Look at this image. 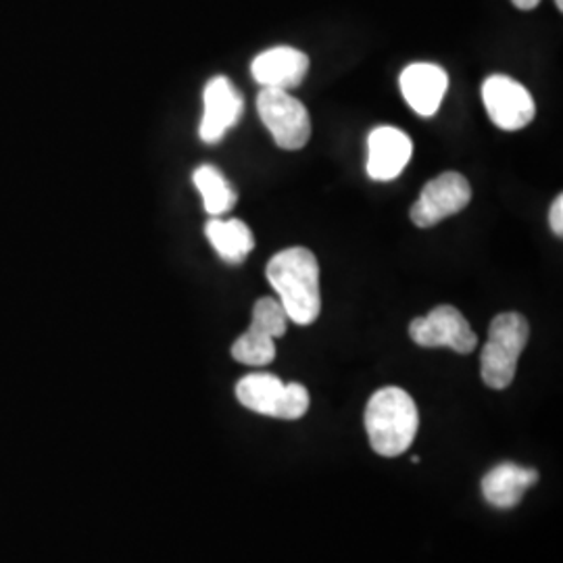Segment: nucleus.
<instances>
[{"instance_id":"f257e3e1","label":"nucleus","mask_w":563,"mask_h":563,"mask_svg":"<svg viewBox=\"0 0 563 563\" xmlns=\"http://www.w3.org/2000/svg\"><path fill=\"white\" fill-rule=\"evenodd\" d=\"M265 276L278 292L290 322L309 325L318 320L322 311L320 265L309 249L292 246L280 251L267 263Z\"/></svg>"},{"instance_id":"f03ea898","label":"nucleus","mask_w":563,"mask_h":563,"mask_svg":"<svg viewBox=\"0 0 563 563\" xmlns=\"http://www.w3.org/2000/svg\"><path fill=\"white\" fill-rule=\"evenodd\" d=\"M420 413L409 393L386 386L365 407V430L372 449L383 457H399L416 441Z\"/></svg>"},{"instance_id":"7ed1b4c3","label":"nucleus","mask_w":563,"mask_h":563,"mask_svg":"<svg viewBox=\"0 0 563 563\" xmlns=\"http://www.w3.org/2000/svg\"><path fill=\"white\" fill-rule=\"evenodd\" d=\"M530 336L528 320L520 313H501L497 316L490 330L488 341L484 344L481 355V374L488 388L504 390L516 378L518 360L526 349Z\"/></svg>"},{"instance_id":"20e7f679","label":"nucleus","mask_w":563,"mask_h":563,"mask_svg":"<svg viewBox=\"0 0 563 563\" xmlns=\"http://www.w3.org/2000/svg\"><path fill=\"white\" fill-rule=\"evenodd\" d=\"M236 399L242 407L278 420H299L309 409V390L302 384H284L265 372L239 380Z\"/></svg>"},{"instance_id":"39448f33","label":"nucleus","mask_w":563,"mask_h":563,"mask_svg":"<svg viewBox=\"0 0 563 563\" xmlns=\"http://www.w3.org/2000/svg\"><path fill=\"white\" fill-rule=\"evenodd\" d=\"M288 316L278 299L263 297L253 307L249 330L232 344V357L244 365L262 367L276 360V339L284 336Z\"/></svg>"},{"instance_id":"423d86ee","label":"nucleus","mask_w":563,"mask_h":563,"mask_svg":"<svg viewBox=\"0 0 563 563\" xmlns=\"http://www.w3.org/2000/svg\"><path fill=\"white\" fill-rule=\"evenodd\" d=\"M257 111L263 125L284 151H299L311 139L309 111L290 92L263 88Z\"/></svg>"},{"instance_id":"0eeeda50","label":"nucleus","mask_w":563,"mask_h":563,"mask_svg":"<svg viewBox=\"0 0 563 563\" xmlns=\"http://www.w3.org/2000/svg\"><path fill=\"white\" fill-rule=\"evenodd\" d=\"M409 336L426 349L446 346L462 355L472 353L478 344V336L463 318L462 311L451 305L434 307L426 318H416L409 323Z\"/></svg>"},{"instance_id":"6e6552de","label":"nucleus","mask_w":563,"mask_h":563,"mask_svg":"<svg viewBox=\"0 0 563 563\" xmlns=\"http://www.w3.org/2000/svg\"><path fill=\"white\" fill-rule=\"evenodd\" d=\"M472 201V186L457 172H444L428 181L420 199L411 207V222L418 228H432L451 216H457Z\"/></svg>"},{"instance_id":"1a4fd4ad","label":"nucleus","mask_w":563,"mask_h":563,"mask_svg":"<svg viewBox=\"0 0 563 563\" xmlns=\"http://www.w3.org/2000/svg\"><path fill=\"white\" fill-rule=\"evenodd\" d=\"M483 101L488 118L505 132L522 130L537 113L530 92L509 76H490L484 81Z\"/></svg>"},{"instance_id":"9d476101","label":"nucleus","mask_w":563,"mask_h":563,"mask_svg":"<svg viewBox=\"0 0 563 563\" xmlns=\"http://www.w3.org/2000/svg\"><path fill=\"white\" fill-rule=\"evenodd\" d=\"M202 101H205V113H202L199 134L205 142L222 141L225 132L241 121L242 111H244L242 97L232 86V81L218 76L205 86Z\"/></svg>"},{"instance_id":"9b49d317","label":"nucleus","mask_w":563,"mask_h":563,"mask_svg":"<svg viewBox=\"0 0 563 563\" xmlns=\"http://www.w3.org/2000/svg\"><path fill=\"white\" fill-rule=\"evenodd\" d=\"M367 174L376 181H390L401 176L411 159V139L393 125L376 128L367 139Z\"/></svg>"},{"instance_id":"f8f14e48","label":"nucleus","mask_w":563,"mask_h":563,"mask_svg":"<svg viewBox=\"0 0 563 563\" xmlns=\"http://www.w3.org/2000/svg\"><path fill=\"white\" fill-rule=\"evenodd\" d=\"M446 88L449 76L434 63H413L402 69V99L422 118H432L439 111Z\"/></svg>"},{"instance_id":"ddd939ff","label":"nucleus","mask_w":563,"mask_h":563,"mask_svg":"<svg viewBox=\"0 0 563 563\" xmlns=\"http://www.w3.org/2000/svg\"><path fill=\"white\" fill-rule=\"evenodd\" d=\"M309 71V57L290 46H276L269 48L262 55H257L253 65H251V74L257 84H262L263 88H272V90H290L297 88L305 76Z\"/></svg>"},{"instance_id":"4468645a","label":"nucleus","mask_w":563,"mask_h":563,"mask_svg":"<svg viewBox=\"0 0 563 563\" xmlns=\"http://www.w3.org/2000/svg\"><path fill=\"white\" fill-rule=\"evenodd\" d=\"M539 483L534 467L505 462L495 465L483 478L484 501L497 509H511L522 501L526 490Z\"/></svg>"},{"instance_id":"2eb2a0df","label":"nucleus","mask_w":563,"mask_h":563,"mask_svg":"<svg viewBox=\"0 0 563 563\" xmlns=\"http://www.w3.org/2000/svg\"><path fill=\"white\" fill-rule=\"evenodd\" d=\"M207 239L228 263H242L255 249V236L242 220H211L205 228Z\"/></svg>"},{"instance_id":"dca6fc26","label":"nucleus","mask_w":563,"mask_h":563,"mask_svg":"<svg viewBox=\"0 0 563 563\" xmlns=\"http://www.w3.org/2000/svg\"><path fill=\"white\" fill-rule=\"evenodd\" d=\"M192 180H195L197 190L201 192L202 202H205V209L209 216H223L239 201L236 190L228 184L222 172L216 169L213 165H201L195 172Z\"/></svg>"},{"instance_id":"f3484780","label":"nucleus","mask_w":563,"mask_h":563,"mask_svg":"<svg viewBox=\"0 0 563 563\" xmlns=\"http://www.w3.org/2000/svg\"><path fill=\"white\" fill-rule=\"evenodd\" d=\"M563 197L560 195L555 202L551 205V211H549V223H551V230H553V234H558V236H562L563 234Z\"/></svg>"},{"instance_id":"a211bd4d","label":"nucleus","mask_w":563,"mask_h":563,"mask_svg":"<svg viewBox=\"0 0 563 563\" xmlns=\"http://www.w3.org/2000/svg\"><path fill=\"white\" fill-rule=\"evenodd\" d=\"M518 9H522V11H532L534 7H539V2L541 0H511Z\"/></svg>"}]
</instances>
